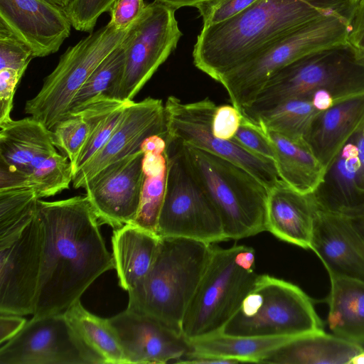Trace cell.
<instances>
[{
	"instance_id": "obj_50",
	"label": "cell",
	"mask_w": 364,
	"mask_h": 364,
	"mask_svg": "<svg viewBox=\"0 0 364 364\" xmlns=\"http://www.w3.org/2000/svg\"><path fill=\"white\" fill-rule=\"evenodd\" d=\"M46 1L53 3L58 6L64 9L70 2L71 0H46Z\"/></svg>"
},
{
	"instance_id": "obj_33",
	"label": "cell",
	"mask_w": 364,
	"mask_h": 364,
	"mask_svg": "<svg viewBox=\"0 0 364 364\" xmlns=\"http://www.w3.org/2000/svg\"><path fill=\"white\" fill-rule=\"evenodd\" d=\"M39 199L31 187L0 189V246L9 244L31 222Z\"/></svg>"
},
{
	"instance_id": "obj_20",
	"label": "cell",
	"mask_w": 364,
	"mask_h": 364,
	"mask_svg": "<svg viewBox=\"0 0 364 364\" xmlns=\"http://www.w3.org/2000/svg\"><path fill=\"white\" fill-rule=\"evenodd\" d=\"M358 164L352 136L325 168L311 193L318 209L353 218L364 209V191L358 182Z\"/></svg>"
},
{
	"instance_id": "obj_1",
	"label": "cell",
	"mask_w": 364,
	"mask_h": 364,
	"mask_svg": "<svg viewBox=\"0 0 364 364\" xmlns=\"http://www.w3.org/2000/svg\"><path fill=\"white\" fill-rule=\"evenodd\" d=\"M44 229L42 266L33 317L65 311L105 272L114 269L87 198L38 200Z\"/></svg>"
},
{
	"instance_id": "obj_16",
	"label": "cell",
	"mask_w": 364,
	"mask_h": 364,
	"mask_svg": "<svg viewBox=\"0 0 364 364\" xmlns=\"http://www.w3.org/2000/svg\"><path fill=\"white\" fill-rule=\"evenodd\" d=\"M154 135L167 136L163 102L153 97L130 102L105 145L73 176V186L84 188L105 166L139 151L143 142Z\"/></svg>"
},
{
	"instance_id": "obj_5",
	"label": "cell",
	"mask_w": 364,
	"mask_h": 364,
	"mask_svg": "<svg viewBox=\"0 0 364 364\" xmlns=\"http://www.w3.org/2000/svg\"><path fill=\"white\" fill-rule=\"evenodd\" d=\"M259 274L252 247L213 245L195 292L185 311L181 335L191 341L221 331L239 309Z\"/></svg>"
},
{
	"instance_id": "obj_6",
	"label": "cell",
	"mask_w": 364,
	"mask_h": 364,
	"mask_svg": "<svg viewBox=\"0 0 364 364\" xmlns=\"http://www.w3.org/2000/svg\"><path fill=\"white\" fill-rule=\"evenodd\" d=\"M181 142L191 169L220 214L227 240H240L267 231L269 190L232 161Z\"/></svg>"
},
{
	"instance_id": "obj_34",
	"label": "cell",
	"mask_w": 364,
	"mask_h": 364,
	"mask_svg": "<svg viewBox=\"0 0 364 364\" xmlns=\"http://www.w3.org/2000/svg\"><path fill=\"white\" fill-rule=\"evenodd\" d=\"M124 63L123 41L100 63L78 90L70 105L69 114L78 112L100 95L109 97L119 82Z\"/></svg>"
},
{
	"instance_id": "obj_36",
	"label": "cell",
	"mask_w": 364,
	"mask_h": 364,
	"mask_svg": "<svg viewBox=\"0 0 364 364\" xmlns=\"http://www.w3.org/2000/svg\"><path fill=\"white\" fill-rule=\"evenodd\" d=\"M50 130L55 147L68 156L73 169L89 136L87 119L81 112L70 113Z\"/></svg>"
},
{
	"instance_id": "obj_3",
	"label": "cell",
	"mask_w": 364,
	"mask_h": 364,
	"mask_svg": "<svg viewBox=\"0 0 364 364\" xmlns=\"http://www.w3.org/2000/svg\"><path fill=\"white\" fill-rule=\"evenodd\" d=\"M364 93V51L348 41L326 47L284 66L241 112L248 119L284 101L311 100L320 109Z\"/></svg>"
},
{
	"instance_id": "obj_30",
	"label": "cell",
	"mask_w": 364,
	"mask_h": 364,
	"mask_svg": "<svg viewBox=\"0 0 364 364\" xmlns=\"http://www.w3.org/2000/svg\"><path fill=\"white\" fill-rule=\"evenodd\" d=\"M63 312L82 339L103 358L105 363L127 364L122 347L108 318L88 311L80 299Z\"/></svg>"
},
{
	"instance_id": "obj_18",
	"label": "cell",
	"mask_w": 364,
	"mask_h": 364,
	"mask_svg": "<svg viewBox=\"0 0 364 364\" xmlns=\"http://www.w3.org/2000/svg\"><path fill=\"white\" fill-rule=\"evenodd\" d=\"M127 364L175 363L190 351V346L176 333L149 316L126 310L109 318Z\"/></svg>"
},
{
	"instance_id": "obj_28",
	"label": "cell",
	"mask_w": 364,
	"mask_h": 364,
	"mask_svg": "<svg viewBox=\"0 0 364 364\" xmlns=\"http://www.w3.org/2000/svg\"><path fill=\"white\" fill-rule=\"evenodd\" d=\"M264 131L273 144L274 164L280 179L302 193L313 192L323 177L325 167L307 143L271 130Z\"/></svg>"
},
{
	"instance_id": "obj_39",
	"label": "cell",
	"mask_w": 364,
	"mask_h": 364,
	"mask_svg": "<svg viewBox=\"0 0 364 364\" xmlns=\"http://www.w3.org/2000/svg\"><path fill=\"white\" fill-rule=\"evenodd\" d=\"M33 58V53L27 46L0 27V69L25 73Z\"/></svg>"
},
{
	"instance_id": "obj_43",
	"label": "cell",
	"mask_w": 364,
	"mask_h": 364,
	"mask_svg": "<svg viewBox=\"0 0 364 364\" xmlns=\"http://www.w3.org/2000/svg\"><path fill=\"white\" fill-rule=\"evenodd\" d=\"M23 74L16 70L0 69V125L12 119L11 112L14 97Z\"/></svg>"
},
{
	"instance_id": "obj_32",
	"label": "cell",
	"mask_w": 364,
	"mask_h": 364,
	"mask_svg": "<svg viewBox=\"0 0 364 364\" xmlns=\"http://www.w3.org/2000/svg\"><path fill=\"white\" fill-rule=\"evenodd\" d=\"M319 111L311 100L295 98L262 111L250 120L264 129L294 140L305 141L311 122Z\"/></svg>"
},
{
	"instance_id": "obj_26",
	"label": "cell",
	"mask_w": 364,
	"mask_h": 364,
	"mask_svg": "<svg viewBox=\"0 0 364 364\" xmlns=\"http://www.w3.org/2000/svg\"><path fill=\"white\" fill-rule=\"evenodd\" d=\"M327 322L334 335L364 346V281L329 274Z\"/></svg>"
},
{
	"instance_id": "obj_8",
	"label": "cell",
	"mask_w": 364,
	"mask_h": 364,
	"mask_svg": "<svg viewBox=\"0 0 364 364\" xmlns=\"http://www.w3.org/2000/svg\"><path fill=\"white\" fill-rule=\"evenodd\" d=\"M323 331L311 300L299 287L259 274L239 309L220 333L294 338Z\"/></svg>"
},
{
	"instance_id": "obj_40",
	"label": "cell",
	"mask_w": 364,
	"mask_h": 364,
	"mask_svg": "<svg viewBox=\"0 0 364 364\" xmlns=\"http://www.w3.org/2000/svg\"><path fill=\"white\" fill-rule=\"evenodd\" d=\"M258 0H208L198 4L203 26H208L240 13Z\"/></svg>"
},
{
	"instance_id": "obj_42",
	"label": "cell",
	"mask_w": 364,
	"mask_h": 364,
	"mask_svg": "<svg viewBox=\"0 0 364 364\" xmlns=\"http://www.w3.org/2000/svg\"><path fill=\"white\" fill-rule=\"evenodd\" d=\"M144 0H116L109 10V24L119 30H128L141 16Z\"/></svg>"
},
{
	"instance_id": "obj_12",
	"label": "cell",
	"mask_w": 364,
	"mask_h": 364,
	"mask_svg": "<svg viewBox=\"0 0 364 364\" xmlns=\"http://www.w3.org/2000/svg\"><path fill=\"white\" fill-rule=\"evenodd\" d=\"M164 107L166 137L232 161L255 176L269 190L281 181L274 161L254 154L231 139H221L213 135L212 121L217 105L209 98L183 102L175 96H169Z\"/></svg>"
},
{
	"instance_id": "obj_22",
	"label": "cell",
	"mask_w": 364,
	"mask_h": 364,
	"mask_svg": "<svg viewBox=\"0 0 364 364\" xmlns=\"http://www.w3.org/2000/svg\"><path fill=\"white\" fill-rule=\"evenodd\" d=\"M316 211L311 193L299 192L281 180L269 191L267 231L282 241L311 249Z\"/></svg>"
},
{
	"instance_id": "obj_2",
	"label": "cell",
	"mask_w": 364,
	"mask_h": 364,
	"mask_svg": "<svg viewBox=\"0 0 364 364\" xmlns=\"http://www.w3.org/2000/svg\"><path fill=\"white\" fill-rule=\"evenodd\" d=\"M329 13L304 0H258L225 21L203 26L193 63L220 82L276 38Z\"/></svg>"
},
{
	"instance_id": "obj_21",
	"label": "cell",
	"mask_w": 364,
	"mask_h": 364,
	"mask_svg": "<svg viewBox=\"0 0 364 364\" xmlns=\"http://www.w3.org/2000/svg\"><path fill=\"white\" fill-rule=\"evenodd\" d=\"M363 122L364 93L340 100L320 110L305 141L326 168Z\"/></svg>"
},
{
	"instance_id": "obj_4",
	"label": "cell",
	"mask_w": 364,
	"mask_h": 364,
	"mask_svg": "<svg viewBox=\"0 0 364 364\" xmlns=\"http://www.w3.org/2000/svg\"><path fill=\"white\" fill-rule=\"evenodd\" d=\"M213 245L161 237L146 274L128 291L127 309L152 317L181 334L185 311L206 267Z\"/></svg>"
},
{
	"instance_id": "obj_24",
	"label": "cell",
	"mask_w": 364,
	"mask_h": 364,
	"mask_svg": "<svg viewBox=\"0 0 364 364\" xmlns=\"http://www.w3.org/2000/svg\"><path fill=\"white\" fill-rule=\"evenodd\" d=\"M161 237L134 223L115 228L112 237V257L119 284L129 291L152 266Z\"/></svg>"
},
{
	"instance_id": "obj_44",
	"label": "cell",
	"mask_w": 364,
	"mask_h": 364,
	"mask_svg": "<svg viewBox=\"0 0 364 364\" xmlns=\"http://www.w3.org/2000/svg\"><path fill=\"white\" fill-rule=\"evenodd\" d=\"M23 316L0 314V343L7 342L25 326L27 321Z\"/></svg>"
},
{
	"instance_id": "obj_23",
	"label": "cell",
	"mask_w": 364,
	"mask_h": 364,
	"mask_svg": "<svg viewBox=\"0 0 364 364\" xmlns=\"http://www.w3.org/2000/svg\"><path fill=\"white\" fill-rule=\"evenodd\" d=\"M0 127V164L21 173L26 185L31 172L58 152L51 130L32 117L11 119Z\"/></svg>"
},
{
	"instance_id": "obj_11",
	"label": "cell",
	"mask_w": 364,
	"mask_h": 364,
	"mask_svg": "<svg viewBox=\"0 0 364 364\" xmlns=\"http://www.w3.org/2000/svg\"><path fill=\"white\" fill-rule=\"evenodd\" d=\"M176 10L156 0L146 5L124 40L125 63L119 84L109 97L133 101L182 36Z\"/></svg>"
},
{
	"instance_id": "obj_13",
	"label": "cell",
	"mask_w": 364,
	"mask_h": 364,
	"mask_svg": "<svg viewBox=\"0 0 364 364\" xmlns=\"http://www.w3.org/2000/svg\"><path fill=\"white\" fill-rule=\"evenodd\" d=\"M64 312L32 317L0 348V364H105Z\"/></svg>"
},
{
	"instance_id": "obj_27",
	"label": "cell",
	"mask_w": 364,
	"mask_h": 364,
	"mask_svg": "<svg viewBox=\"0 0 364 364\" xmlns=\"http://www.w3.org/2000/svg\"><path fill=\"white\" fill-rule=\"evenodd\" d=\"M166 138L159 135L147 138L141 146L144 178L139 211L132 223L155 233L166 191Z\"/></svg>"
},
{
	"instance_id": "obj_46",
	"label": "cell",
	"mask_w": 364,
	"mask_h": 364,
	"mask_svg": "<svg viewBox=\"0 0 364 364\" xmlns=\"http://www.w3.org/2000/svg\"><path fill=\"white\" fill-rule=\"evenodd\" d=\"M357 154L358 164V182L359 187L364 191V122L352 136Z\"/></svg>"
},
{
	"instance_id": "obj_38",
	"label": "cell",
	"mask_w": 364,
	"mask_h": 364,
	"mask_svg": "<svg viewBox=\"0 0 364 364\" xmlns=\"http://www.w3.org/2000/svg\"><path fill=\"white\" fill-rule=\"evenodd\" d=\"M231 140L251 152L274 162V149L269 137L259 124L244 116L237 132Z\"/></svg>"
},
{
	"instance_id": "obj_19",
	"label": "cell",
	"mask_w": 364,
	"mask_h": 364,
	"mask_svg": "<svg viewBox=\"0 0 364 364\" xmlns=\"http://www.w3.org/2000/svg\"><path fill=\"white\" fill-rule=\"evenodd\" d=\"M310 250L328 274L364 281V240L348 218L317 208Z\"/></svg>"
},
{
	"instance_id": "obj_41",
	"label": "cell",
	"mask_w": 364,
	"mask_h": 364,
	"mask_svg": "<svg viewBox=\"0 0 364 364\" xmlns=\"http://www.w3.org/2000/svg\"><path fill=\"white\" fill-rule=\"evenodd\" d=\"M243 115L234 105L217 106L212 121L213 135L219 139L230 140L235 136Z\"/></svg>"
},
{
	"instance_id": "obj_31",
	"label": "cell",
	"mask_w": 364,
	"mask_h": 364,
	"mask_svg": "<svg viewBox=\"0 0 364 364\" xmlns=\"http://www.w3.org/2000/svg\"><path fill=\"white\" fill-rule=\"evenodd\" d=\"M130 102L132 101H122L102 95L95 98L78 111L87 119L90 133L73 169V176L105 145Z\"/></svg>"
},
{
	"instance_id": "obj_17",
	"label": "cell",
	"mask_w": 364,
	"mask_h": 364,
	"mask_svg": "<svg viewBox=\"0 0 364 364\" xmlns=\"http://www.w3.org/2000/svg\"><path fill=\"white\" fill-rule=\"evenodd\" d=\"M71 26L64 9L46 0H0V27L27 46L34 58L57 52Z\"/></svg>"
},
{
	"instance_id": "obj_45",
	"label": "cell",
	"mask_w": 364,
	"mask_h": 364,
	"mask_svg": "<svg viewBox=\"0 0 364 364\" xmlns=\"http://www.w3.org/2000/svg\"><path fill=\"white\" fill-rule=\"evenodd\" d=\"M348 41L354 46L364 33V0H359L348 21Z\"/></svg>"
},
{
	"instance_id": "obj_10",
	"label": "cell",
	"mask_w": 364,
	"mask_h": 364,
	"mask_svg": "<svg viewBox=\"0 0 364 364\" xmlns=\"http://www.w3.org/2000/svg\"><path fill=\"white\" fill-rule=\"evenodd\" d=\"M129 29L119 30L108 23L69 47L44 79L40 91L26 102L25 112L49 129L65 118L78 90L100 63L124 41Z\"/></svg>"
},
{
	"instance_id": "obj_51",
	"label": "cell",
	"mask_w": 364,
	"mask_h": 364,
	"mask_svg": "<svg viewBox=\"0 0 364 364\" xmlns=\"http://www.w3.org/2000/svg\"><path fill=\"white\" fill-rule=\"evenodd\" d=\"M355 46L360 50L364 51V33Z\"/></svg>"
},
{
	"instance_id": "obj_37",
	"label": "cell",
	"mask_w": 364,
	"mask_h": 364,
	"mask_svg": "<svg viewBox=\"0 0 364 364\" xmlns=\"http://www.w3.org/2000/svg\"><path fill=\"white\" fill-rule=\"evenodd\" d=\"M116 0H71L64 8L72 26L77 31L92 32L98 18L109 11Z\"/></svg>"
},
{
	"instance_id": "obj_14",
	"label": "cell",
	"mask_w": 364,
	"mask_h": 364,
	"mask_svg": "<svg viewBox=\"0 0 364 364\" xmlns=\"http://www.w3.org/2000/svg\"><path fill=\"white\" fill-rule=\"evenodd\" d=\"M44 229L36 214L9 244L0 246V314L34 312L43 259Z\"/></svg>"
},
{
	"instance_id": "obj_35",
	"label": "cell",
	"mask_w": 364,
	"mask_h": 364,
	"mask_svg": "<svg viewBox=\"0 0 364 364\" xmlns=\"http://www.w3.org/2000/svg\"><path fill=\"white\" fill-rule=\"evenodd\" d=\"M68 156L56 152L36 166L26 178V186L33 188L41 199L69 188L73 169Z\"/></svg>"
},
{
	"instance_id": "obj_9",
	"label": "cell",
	"mask_w": 364,
	"mask_h": 364,
	"mask_svg": "<svg viewBox=\"0 0 364 364\" xmlns=\"http://www.w3.org/2000/svg\"><path fill=\"white\" fill-rule=\"evenodd\" d=\"M167 178L156 234L206 243L227 240L220 214L191 169L181 142L166 137Z\"/></svg>"
},
{
	"instance_id": "obj_25",
	"label": "cell",
	"mask_w": 364,
	"mask_h": 364,
	"mask_svg": "<svg viewBox=\"0 0 364 364\" xmlns=\"http://www.w3.org/2000/svg\"><path fill=\"white\" fill-rule=\"evenodd\" d=\"M363 350L359 344L323 331L290 339L269 353L261 363L349 364Z\"/></svg>"
},
{
	"instance_id": "obj_47",
	"label": "cell",
	"mask_w": 364,
	"mask_h": 364,
	"mask_svg": "<svg viewBox=\"0 0 364 364\" xmlns=\"http://www.w3.org/2000/svg\"><path fill=\"white\" fill-rule=\"evenodd\" d=\"M164 4L175 10L184 6L196 7L199 4L205 2L208 0H156Z\"/></svg>"
},
{
	"instance_id": "obj_49",
	"label": "cell",
	"mask_w": 364,
	"mask_h": 364,
	"mask_svg": "<svg viewBox=\"0 0 364 364\" xmlns=\"http://www.w3.org/2000/svg\"><path fill=\"white\" fill-rule=\"evenodd\" d=\"M349 364H364V350L353 357Z\"/></svg>"
},
{
	"instance_id": "obj_7",
	"label": "cell",
	"mask_w": 364,
	"mask_h": 364,
	"mask_svg": "<svg viewBox=\"0 0 364 364\" xmlns=\"http://www.w3.org/2000/svg\"><path fill=\"white\" fill-rule=\"evenodd\" d=\"M348 33L346 18L335 12L323 14L276 38L219 82L241 112L277 70L310 53L348 41Z\"/></svg>"
},
{
	"instance_id": "obj_48",
	"label": "cell",
	"mask_w": 364,
	"mask_h": 364,
	"mask_svg": "<svg viewBox=\"0 0 364 364\" xmlns=\"http://www.w3.org/2000/svg\"><path fill=\"white\" fill-rule=\"evenodd\" d=\"M349 219L364 240V209L358 215Z\"/></svg>"
},
{
	"instance_id": "obj_15",
	"label": "cell",
	"mask_w": 364,
	"mask_h": 364,
	"mask_svg": "<svg viewBox=\"0 0 364 364\" xmlns=\"http://www.w3.org/2000/svg\"><path fill=\"white\" fill-rule=\"evenodd\" d=\"M143 159L139 149L105 166L84 186L100 225L118 228L135 220L144 178Z\"/></svg>"
},
{
	"instance_id": "obj_29",
	"label": "cell",
	"mask_w": 364,
	"mask_h": 364,
	"mask_svg": "<svg viewBox=\"0 0 364 364\" xmlns=\"http://www.w3.org/2000/svg\"><path fill=\"white\" fill-rule=\"evenodd\" d=\"M292 338L232 336L220 333L188 341L186 355L213 356L239 363H261L272 351Z\"/></svg>"
}]
</instances>
